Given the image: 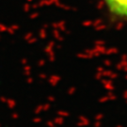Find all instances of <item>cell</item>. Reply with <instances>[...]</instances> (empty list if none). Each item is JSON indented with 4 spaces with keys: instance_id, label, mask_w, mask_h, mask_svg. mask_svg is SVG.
<instances>
[{
    "instance_id": "obj_1",
    "label": "cell",
    "mask_w": 127,
    "mask_h": 127,
    "mask_svg": "<svg viewBox=\"0 0 127 127\" xmlns=\"http://www.w3.org/2000/svg\"><path fill=\"white\" fill-rule=\"evenodd\" d=\"M109 10L120 16H127V0H105Z\"/></svg>"
}]
</instances>
